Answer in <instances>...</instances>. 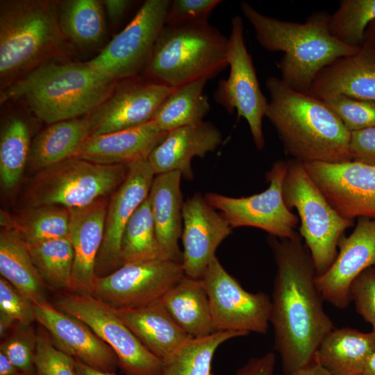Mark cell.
Returning a JSON list of instances; mask_svg holds the SVG:
<instances>
[{"instance_id":"1","label":"cell","mask_w":375,"mask_h":375,"mask_svg":"<svg viewBox=\"0 0 375 375\" xmlns=\"http://www.w3.org/2000/svg\"><path fill=\"white\" fill-rule=\"evenodd\" d=\"M276 265L269 323L285 375L310 363L325 336L334 329L316 285L310 253L299 233L294 238L269 236Z\"/></svg>"},{"instance_id":"2","label":"cell","mask_w":375,"mask_h":375,"mask_svg":"<svg viewBox=\"0 0 375 375\" xmlns=\"http://www.w3.org/2000/svg\"><path fill=\"white\" fill-rule=\"evenodd\" d=\"M118 83L88 61L56 58L2 89L0 102L20 100L50 125L93 112L109 99Z\"/></svg>"},{"instance_id":"3","label":"cell","mask_w":375,"mask_h":375,"mask_svg":"<svg viewBox=\"0 0 375 375\" xmlns=\"http://www.w3.org/2000/svg\"><path fill=\"white\" fill-rule=\"evenodd\" d=\"M265 86L269 95L265 117L293 159L303 163L352 160L351 132L322 100L276 76L269 77Z\"/></svg>"},{"instance_id":"4","label":"cell","mask_w":375,"mask_h":375,"mask_svg":"<svg viewBox=\"0 0 375 375\" xmlns=\"http://www.w3.org/2000/svg\"><path fill=\"white\" fill-rule=\"evenodd\" d=\"M240 9L264 49L284 52L277 63L281 78L297 91L308 92L322 69L360 49L331 35L328 26L330 14L325 11L315 12L305 22L297 23L265 15L245 1L240 3Z\"/></svg>"},{"instance_id":"5","label":"cell","mask_w":375,"mask_h":375,"mask_svg":"<svg viewBox=\"0 0 375 375\" xmlns=\"http://www.w3.org/2000/svg\"><path fill=\"white\" fill-rule=\"evenodd\" d=\"M58 1H0L1 90L41 65L65 58L72 46L59 25Z\"/></svg>"},{"instance_id":"6","label":"cell","mask_w":375,"mask_h":375,"mask_svg":"<svg viewBox=\"0 0 375 375\" xmlns=\"http://www.w3.org/2000/svg\"><path fill=\"white\" fill-rule=\"evenodd\" d=\"M228 38L208 20L165 24L142 72L146 78L176 88L228 66Z\"/></svg>"},{"instance_id":"7","label":"cell","mask_w":375,"mask_h":375,"mask_svg":"<svg viewBox=\"0 0 375 375\" xmlns=\"http://www.w3.org/2000/svg\"><path fill=\"white\" fill-rule=\"evenodd\" d=\"M283 197L288 208L298 212L299 235L310 253L317 276H320L335 260L340 238L355 222L342 217L333 208L304 164L293 158L288 160Z\"/></svg>"},{"instance_id":"8","label":"cell","mask_w":375,"mask_h":375,"mask_svg":"<svg viewBox=\"0 0 375 375\" xmlns=\"http://www.w3.org/2000/svg\"><path fill=\"white\" fill-rule=\"evenodd\" d=\"M128 165H106L69 158L37 172L24 191L25 208H83L102 199L125 180Z\"/></svg>"},{"instance_id":"9","label":"cell","mask_w":375,"mask_h":375,"mask_svg":"<svg viewBox=\"0 0 375 375\" xmlns=\"http://www.w3.org/2000/svg\"><path fill=\"white\" fill-rule=\"evenodd\" d=\"M85 323L115 353L126 375H161L163 361L149 351L114 308L91 294L60 292L53 305Z\"/></svg>"},{"instance_id":"10","label":"cell","mask_w":375,"mask_h":375,"mask_svg":"<svg viewBox=\"0 0 375 375\" xmlns=\"http://www.w3.org/2000/svg\"><path fill=\"white\" fill-rule=\"evenodd\" d=\"M288 160H278L266 174L267 189L249 197H231L210 192L205 195L208 203L220 211L232 228L249 226L262 229L270 236L294 238L299 233L297 215L286 206L283 197V182Z\"/></svg>"},{"instance_id":"11","label":"cell","mask_w":375,"mask_h":375,"mask_svg":"<svg viewBox=\"0 0 375 375\" xmlns=\"http://www.w3.org/2000/svg\"><path fill=\"white\" fill-rule=\"evenodd\" d=\"M227 61L230 67L228 77L219 82L214 99L228 112L236 110L238 117L247 121L256 149L262 150L265 143L262 119L268 100L262 92L251 56L247 51L243 21L240 15L231 19Z\"/></svg>"},{"instance_id":"12","label":"cell","mask_w":375,"mask_h":375,"mask_svg":"<svg viewBox=\"0 0 375 375\" xmlns=\"http://www.w3.org/2000/svg\"><path fill=\"white\" fill-rule=\"evenodd\" d=\"M169 3L146 0L126 26L88 62L118 82L138 76L149 60Z\"/></svg>"},{"instance_id":"13","label":"cell","mask_w":375,"mask_h":375,"mask_svg":"<svg viewBox=\"0 0 375 375\" xmlns=\"http://www.w3.org/2000/svg\"><path fill=\"white\" fill-rule=\"evenodd\" d=\"M185 275L181 262L168 259L126 263L97 277L91 295L115 309L140 308L160 302Z\"/></svg>"},{"instance_id":"14","label":"cell","mask_w":375,"mask_h":375,"mask_svg":"<svg viewBox=\"0 0 375 375\" xmlns=\"http://www.w3.org/2000/svg\"><path fill=\"white\" fill-rule=\"evenodd\" d=\"M201 278L216 331L267 333L271 310L268 294L245 290L217 257L210 262Z\"/></svg>"},{"instance_id":"15","label":"cell","mask_w":375,"mask_h":375,"mask_svg":"<svg viewBox=\"0 0 375 375\" xmlns=\"http://www.w3.org/2000/svg\"><path fill=\"white\" fill-rule=\"evenodd\" d=\"M303 164L312 181L342 217L375 220V167L354 160Z\"/></svg>"},{"instance_id":"16","label":"cell","mask_w":375,"mask_h":375,"mask_svg":"<svg viewBox=\"0 0 375 375\" xmlns=\"http://www.w3.org/2000/svg\"><path fill=\"white\" fill-rule=\"evenodd\" d=\"M155 176L148 158L128 164L126 177L107 208L103 240L97 260V277L106 276L123 265L121 243L124 228L148 197Z\"/></svg>"},{"instance_id":"17","label":"cell","mask_w":375,"mask_h":375,"mask_svg":"<svg viewBox=\"0 0 375 375\" xmlns=\"http://www.w3.org/2000/svg\"><path fill=\"white\" fill-rule=\"evenodd\" d=\"M337 256L331 267L316 277L324 301L338 308L351 302V287L367 268L375 266V220L358 217L351 233L338 242Z\"/></svg>"},{"instance_id":"18","label":"cell","mask_w":375,"mask_h":375,"mask_svg":"<svg viewBox=\"0 0 375 375\" xmlns=\"http://www.w3.org/2000/svg\"><path fill=\"white\" fill-rule=\"evenodd\" d=\"M33 308L35 322L60 351L91 368L115 373L119 367L115 353L85 323L49 302L33 303Z\"/></svg>"},{"instance_id":"19","label":"cell","mask_w":375,"mask_h":375,"mask_svg":"<svg viewBox=\"0 0 375 375\" xmlns=\"http://www.w3.org/2000/svg\"><path fill=\"white\" fill-rule=\"evenodd\" d=\"M225 217L196 193L183 206L181 264L188 276L201 278L210 262L216 257L219 245L231 233Z\"/></svg>"},{"instance_id":"20","label":"cell","mask_w":375,"mask_h":375,"mask_svg":"<svg viewBox=\"0 0 375 375\" xmlns=\"http://www.w3.org/2000/svg\"><path fill=\"white\" fill-rule=\"evenodd\" d=\"M175 88L139 76L118 83L101 106V119L92 135L136 127L152 120Z\"/></svg>"},{"instance_id":"21","label":"cell","mask_w":375,"mask_h":375,"mask_svg":"<svg viewBox=\"0 0 375 375\" xmlns=\"http://www.w3.org/2000/svg\"><path fill=\"white\" fill-rule=\"evenodd\" d=\"M69 239L74 264L69 292L91 294L97 278L96 265L104 235L106 204L100 199L92 204L69 209Z\"/></svg>"},{"instance_id":"22","label":"cell","mask_w":375,"mask_h":375,"mask_svg":"<svg viewBox=\"0 0 375 375\" xmlns=\"http://www.w3.org/2000/svg\"><path fill=\"white\" fill-rule=\"evenodd\" d=\"M308 93L324 100L335 95L375 101V50L370 41L354 54L341 57L322 69Z\"/></svg>"},{"instance_id":"23","label":"cell","mask_w":375,"mask_h":375,"mask_svg":"<svg viewBox=\"0 0 375 375\" xmlns=\"http://www.w3.org/2000/svg\"><path fill=\"white\" fill-rule=\"evenodd\" d=\"M222 140L221 131L213 124L203 121L168 132L149 154L148 160L155 175L179 172L190 181L194 176L192 159L213 152Z\"/></svg>"},{"instance_id":"24","label":"cell","mask_w":375,"mask_h":375,"mask_svg":"<svg viewBox=\"0 0 375 375\" xmlns=\"http://www.w3.org/2000/svg\"><path fill=\"white\" fill-rule=\"evenodd\" d=\"M167 134L151 120L136 127L91 135L72 158L106 165H128L148 158Z\"/></svg>"},{"instance_id":"25","label":"cell","mask_w":375,"mask_h":375,"mask_svg":"<svg viewBox=\"0 0 375 375\" xmlns=\"http://www.w3.org/2000/svg\"><path fill=\"white\" fill-rule=\"evenodd\" d=\"M101 118L99 106L86 115L49 125L31 142L29 168L38 172L72 158L92 135Z\"/></svg>"},{"instance_id":"26","label":"cell","mask_w":375,"mask_h":375,"mask_svg":"<svg viewBox=\"0 0 375 375\" xmlns=\"http://www.w3.org/2000/svg\"><path fill=\"white\" fill-rule=\"evenodd\" d=\"M182 174L170 172L156 175L149 198L158 245L165 258L181 262L178 241L183 231Z\"/></svg>"},{"instance_id":"27","label":"cell","mask_w":375,"mask_h":375,"mask_svg":"<svg viewBox=\"0 0 375 375\" xmlns=\"http://www.w3.org/2000/svg\"><path fill=\"white\" fill-rule=\"evenodd\" d=\"M115 310L142 344L162 360L191 338L160 301L140 308Z\"/></svg>"},{"instance_id":"28","label":"cell","mask_w":375,"mask_h":375,"mask_svg":"<svg viewBox=\"0 0 375 375\" xmlns=\"http://www.w3.org/2000/svg\"><path fill=\"white\" fill-rule=\"evenodd\" d=\"M160 303L191 338H202L217 332L202 278L185 275L166 292Z\"/></svg>"},{"instance_id":"29","label":"cell","mask_w":375,"mask_h":375,"mask_svg":"<svg viewBox=\"0 0 375 375\" xmlns=\"http://www.w3.org/2000/svg\"><path fill=\"white\" fill-rule=\"evenodd\" d=\"M374 349L373 331L334 328L321 342L314 359L332 375H362Z\"/></svg>"},{"instance_id":"30","label":"cell","mask_w":375,"mask_h":375,"mask_svg":"<svg viewBox=\"0 0 375 375\" xmlns=\"http://www.w3.org/2000/svg\"><path fill=\"white\" fill-rule=\"evenodd\" d=\"M0 274L33 303L49 302L46 285L25 242L11 228H3L0 232Z\"/></svg>"},{"instance_id":"31","label":"cell","mask_w":375,"mask_h":375,"mask_svg":"<svg viewBox=\"0 0 375 375\" xmlns=\"http://www.w3.org/2000/svg\"><path fill=\"white\" fill-rule=\"evenodd\" d=\"M60 30L73 47L88 49L98 46L106 34L102 1L67 0L58 1Z\"/></svg>"},{"instance_id":"32","label":"cell","mask_w":375,"mask_h":375,"mask_svg":"<svg viewBox=\"0 0 375 375\" xmlns=\"http://www.w3.org/2000/svg\"><path fill=\"white\" fill-rule=\"evenodd\" d=\"M201 78L176 88L158 108L152 120L162 131L195 125L203 122L210 105Z\"/></svg>"},{"instance_id":"33","label":"cell","mask_w":375,"mask_h":375,"mask_svg":"<svg viewBox=\"0 0 375 375\" xmlns=\"http://www.w3.org/2000/svg\"><path fill=\"white\" fill-rule=\"evenodd\" d=\"M247 335L237 331H217L202 338H191L162 360L161 375H215L212 362L217 349L231 339Z\"/></svg>"},{"instance_id":"34","label":"cell","mask_w":375,"mask_h":375,"mask_svg":"<svg viewBox=\"0 0 375 375\" xmlns=\"http://www.w3.org/2000/svg\"><path fill=\"white\" fill-rule=\"evenodd\" d=\"M25 243L45 285L59 292L69 291L74 251L69 237Z\"/></svg>"},{"instance_id":"35","label":"cell","mask_w":375,"mask_h":375,"mask_svg":"<svg viewBox=\"0 0 375 375\" xmlns=\"http://www.w3.org/2000/svg\"><path fill=\"white\" fill-rule=\"evenodd\" d=\"M69 209L57 206L25 208L10 217L8 228L26 243L67 238Z\"/></svg>"},{"instance_id":"36","label":"cell","mask_w":375,"mask_h":375,"mask_svg":"<svg viewBox=\"0 0 375 375\" xmlns=\"http://www.w3.org/2000/svg\"><path fill=\"white\" fill-rule=\"evenodd\" d=\"M28 125L21 118H8L1 130L0 179L3 188L13 189L28 165L31 149Z\"/></svg>"},{"instance_id":"37","label":"cell","mask_w":375,"mask_h":375,"mask_svg":"<svg viewBox=\"0 0 375 375\" xmlns=\"http://www.w3.org/2000/svg\"><path fill=\"white\" fill-rule=\"evenodd\" d=\"M121 253L123 264L166 259L157 240L149 196L133 213L124 228Z\"/></svg>"},{"instance_id":"38","label":"cell","mask_w":375,"mask_h":375,"mask_svg":"<svg viewBox=\"0 0 375 375\" xmlns=\"http://www.w3.org/2000/svg\"><path fill=\"white\" fill-rule=\"evenodd\" d=\"M375 19V0H341L329 15L328 30L341 43L360 48L365 42L368 25Z\"/></svg>"},{"instance_id":"39","label":"cell","mask_w":375,"mask_h":375,"mask_svg":"<svg viewBox=\"0 0 375 375\" xmlns=\"http://www.w3.org/2000/svg\"><path fill=\"white\" fill-rule=\"evenodd\" d=\"M37 338V331L32 324L17 323L1 339L0 351L6 354L22 374L36 373L35 356Z\"/></svg>"},{"instance_id":"40","label":"cell","mask_w":375,"mask_h":375,"mask_svg":"<svg viewBox=\"0 0 375 375\" xmlns=\"http://www.w3.org/2000/svg\"><path fill=\"white\" fill-rule=\"evenodd\" d=\"M350 131L375 127V101L335 95L322 100Z\"/></svg>"},{"instance_id":"41","label":"cell","mask_w":375,"mask_h":375,"mask_svg":"<svg viewBox=\"0 0 375 375\" xmlns=\"http://www.w3.org/2000/svg\"><path fill=\"white\" fill-rule=\"evenodd\" d=\"M35 366L38 375H78L76 361L54 344L42 326L37 330Z\"/></svg>"},{"instance_id":"42","label":"cell","mask_w":375,"mask_h":375,"mask_svg":"<svg viewBox=\"0 0 375 375\" xmlns=\"http://www.w3.org/2000/svg\"><path fill=\"white\" fill-rule=\"evenodd\" d=\"M351 301L356 311L371 324L375 333V266L362 272L351 287Z\"/></svg>"},{"instance_id":"43","label":"cell","mask_w":375,"mask_h":375,"mask_svg":"<svg viewBox=\"0 0 375 375\" xmlns=\"http://www.w3.org/2000/svg\"><path fill=\"white\" fill-rule=\"evenodd\" d=\"M0 313L24 325L35 322L33 303L4 278H0Z\"/></svg>"},{"instance_id":"44","label":"cell","mask_w":375,"mask_h":375,"mask_svg":"<svg viewBox=\"0 0 375 375\" xmlns=\"http://www.w3.org/2000/svg\"><path fill=\"white\" fill-rule=\"evenodd\" d=\"M220 0H173L169 5L165 24L208 20Z\"/></svg>"},{"instance_id":"45","label":"cell","mask_w":375,"mask_h":375,"mask_svg":"<svg viewBox=\"0 0 375 375\" xmlns=\"http://www.w3.org/2000/svg\"><path fill=\"white\" fill-rule=\"evenodd\" d=\"M349 153L352 160L375 167V127L351 132Z\"/></svg>"},{"instance_id":"46","label":"cell","mask_w":375,"mask_h":375,"mask_svg":"<svg viewBox=\"0 0 375 375\" xmlns=\"http://www.w3.org/2000/svg\"><path fill=\"white\" fill-rule=\"evenodd\" d=\"M275 361L273 352L252 358L236 372L235 375H274Z\"/></svg>"},{"instance_id":"47","label":"cell","mask_w":375,"mask_h":375,"mask_svg":"<svg viewBox=\"0 0 375 375\" xmlns=\"http://www.w3.org/2000/svg\"><path fill=\"white\" fill-rule=\"evenodd\" d=\"M129 0H104L102 1L110 22L118 23L125 15L131 5Z\"/></svg>"},{"instance_id":"48","label":"cell","mask_w":375,"mask_h":375,"mask_svg":"<svg viewBox=\"0 0 375 375\" xmlns=\"http://www.w3.org/2000/svg\"><path fill=\"white\" fill-rule=\"evenodd\" d=\"M291 375H332L315 359L308 365L298 369Z\"/></svg>"},{"instance_id":"49","label":"cell","mask_w":375,"mask_h":375,"mask_svg":"<svg viewBox=\"0 0 375 375\" xmlns=\"http://www.w3.org/2000/svg\"><path fill=\"white\" fill-rule=\"evenodd\" d=\"M22 374L11 362L6 354L0 351V375Z\"/></svg>"},{"instance_id":"50","label":"cell","mask_w":375,"mask_h":375,"mask_svg":"<svg viewBox=\"0 0 375 375\" xmlns=\"http://www.w3.org/2000/svg\"><path fill=\"white\" fill-rule=\"evenodd\" d=\"M76 361L78 375H117L115 373L104 372L94 369L77 360Z\"/></svg>"},{"instance_id":"51","label":"cell","mask_w":375,"mask_h":375,"mask_svg":"<svg viewBox=\"0 0 375 375\" xmlns=\"http://www.w3.org/2000/svg\"><path fill=\"white\" fill-rule=\"evenodd\" d=\"M362 375H375V349L369 357Z\"/></svg>"},{"instance_id":"52","label":"cell","mask_w":375,"mask_h":375,"mask_svg":"<svg viewBox=\"0 0 375 375\" xmlns=\"http://www.w3.org/2000/svg\"><path fill=\"white\" fill-rule=\"evenodd\" d=\"M365 38L366 40L371 42L375 50V19L368 25L365 32Z\"/></svg>"},{"instance_id":"53","label":"cell","mask_w":375,"mask_h":375,"mask_svg":"<svg viewBox=\"0 0 375 375\" xmlns=\"http://www.w3.org/2000/svg\"><path fill=\"white\" fill-rule=\"evenodd\" d=\"M21 375H38L37 373H34V374H22Z\"/></svg>"},{"instance_id":"54","label":"cell","mask_w":375,"mask_h":375,"mask_svg":"<svg viewBox=\"0 0 375 375\" xmlns=\"http://www.w3.org/2000/svg\"><path fill=\"white\" fill-rule=\"evenodd\" d=\"M274 375H276V374H274Z\"/></svg>"}]
</instances>
